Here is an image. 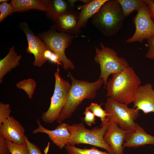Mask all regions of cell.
Returning a JSON list of instances; mask_svg holds the SVG:
<instances>
[{
  "label": "cell",
  "mask_w": 154,
  "mask_h": 154,
  "mask_svg": "<svg viewBox=\"0 0 154 154\" xmlns=\"http://www.w3.org/2000/svg\"><path fill=\"white\" fill-rule=\"evenodd\" d=\"M141 82L132 67L112 74L106 85L107 96L120 103L133 102L136 92Z\"/></svg>",
  "instance_id": "obj_1"
},
{
  "label": "cell",
  "mask_w": 154,
  "mask_h": 154,
  "mask_svg": "<svg viewBox=\"0 0 154 154\" xmlns=\"http://www.w3.org/2000/svg\"><path fill=\"white\" fill-rule=\"evenodd\" d=\"M71 80L66 102L56 121L59 123L70 117L82 102L85 99L95 98L97 90L104 84V80L99 78L96 81L90 82L75 79L70 72Z\"/></svg>",
  "instance_id": "obj_2"
},
{
  "label": "cell",
  "mask_w": 154,
  "mask_h": 154,
  "mask_svg": "<svg viewBox=\"0 0 154 154\" xmlns=\"http://www.w3.org/2000/svg\"><path fill=\"white\" fill-rule=\"evenodd\" d=\"M92 18V25L106 37L117 34L122 28L125 19L117 0H108Z\"/></svg>",
  "instance_id": "obj_3"
},
{
  "label": "cell",
  "mask_w": 154,
  "mask_h": 154,
  "mask_svg": "<svg viewBox=\"0 0 154 154\" xmlns=\"http://www.w3.org/2000/svg\"><path fill=\"white\" fill-rule=\"evenodd\" d=\"M109 123L90 129L86 128L82 122L70 125L68 124V130L71 134L68 144L73 146L82 144H89L105 149L109 154H113L104 139Z\"/></svg>",
  "instance_id": "obj_4"
},
{
  "label": "cell",
  "mask_w": 154,
  "mask_h": 154,
  "mask_svg": "<svg viewBox=\"0 0 154 154\" xmlns=\"http://www.w3.org/2000/svg\"><path fill=\"white\" fill-rule=\"evenodd\" d=\"M100 45V48L95 47L94 60L100 65V78L103 79L104 84L106 86L110 75L120 72L130 66L126 60L119 57L113 49L105 46L102 42Z\"/></svg>",
  "instance_id": "obj_5"
},
{
  "label": "cell",
  "mask_w": 154,
  "mask_h": 154,
  "mask_svg": "<svg viewBox=\"0 0 154 154\" xmlns=\"http://www.w3.org/2000/svg\"><path fill=\"white\" fill-rule=\"evenodd\" d=\"M128 105L108 97L104 110L108 114L106 117L108 122H115L122 129L133 132L136 128L135 121L139 115V110L136 108H130Z\"/></svg>",
  "instance_id": "obj_6"
},
{
  "label": "cell",
  "mask_w": 154,
  "mask_h": 154,
  "mask_svg": "<svg viewBox=\"0 0 154 154\" xmlns=\"http://www.w3.org/2000/svg\"><path fill=\"white\" fill-rule=\"evenodd\" d=\"M75 36L64 33L58 32L53 28L40 34L39 37L42 39L49 49L59 57L65 70H74L75 66L72 62L66 56L65 51L72 44Z\"/></svg>",
  "instance_id": "obj_7"
},
{
  "label": "cell",
  "mask_w": 154,
  "mask_h": 154,
  "mask_svg": "<svg viewBox=\"0 0 154 154\" xmlns=\"http://www.w3.org/2000/svg\"><path fill=\"white\" fill-rule=\"evenodd\" d=\"M54 89L48 110L41 116L42 121L51 123L57 121L67 101L71 84L59 75V69L54 73Z\"/></svg>",
  "instance_id": "obj_8"
},
{
  "label": "cell",
  "mask_w": 154,
  "mask_h": 154,
  "mask_svg": "<svg viewBox=\"0 0 154 154\" xmlns=\"http://www.w3.org/2000/svg\"><path fill=\"white\" fill-rule=\"evenodd\" d=\"M133 21L135 31L133 36L126 40V42H143L145 39L154 37V23L150 17L147 4L144 0L134 17Z\"/></svg>",
  "instance_id": "obj_9"
},
{
  "label": "cell",
  "mask_w": 154,
  "mask_h": 154,
  "mask_svg": "<svg viewBox=\"0 0 154 154\" xmlns=\"http://www.w3.org/2000/svg\"><path fill=\"white\" fill-rule=\"evenodd\" d=\"M21 25V29L25 34L28 41V46L26 52L34 56L35 60L33 65L36 67H40L47 61L44 57V54L45 51L49 49L41 39L31 30L26 22L22 23Z\"/></svg>",
  "instance_id": "obj_10"
},
{
  "label": "cell",
  "mask_w": 154,
  "mask_h": 154,
  "mask_svg": "<svg viewBox=\"0 0 154 154\" xmlns=\"http://www.w3.org/2000/svg\"><path fill=\"white\" fill-rule=\"evenodd\" d=\"M129 132L121 129L115 122H109L104 139L113 154H123V145Z\"/></svg>",
  "instance_id": "obj_11"
},
{
  "label": "cell",
  "mask_w": 154,
  "mask_h": 154,
  "mask_svg": "<svg viewBox=\"0 0 154 154\" xmlns=\"http://www.w3.org/2000/svg\"><path fill=\"white\" fill-rule=\"evenodd\" d=\"M133 103L134 108L144 114L154 113V90L150 83L140 85L135 93Z\"/></svg>",
  "instance_id": "obj_12"
},
{
  "label": "cell",
  "mask_w": 154,
  "mask_h": 154,
  "mask_svg": "<svg viewBox=\"0 0 154 154\" xmlns=\"http://www.w3.org/2000/svg\"><path fill=\"white\" fill-rule=\"evenodd\" d=\"M25 132L23 126L11 116L0 126V135L6 140L17 144L26 143Z\"/></svg>",
  "instance_id": "obj_13"
},
{
  "label": "cell",
  "mask_w": 154,
  "mask_h": 154,
  "mask_svg": "<svg viewBox=\"0 0 154 154\" xmlns=\"http://www.w3.org/2000/svg\"><path fill=\"white\" fill-rule=\"evenodd\" d=\"M37 121L38 127L33 131V133H41L47 134L53 143L60 149L68 144L71 134L68 130V124L62 122L59 123L54 130H50L44 127L38 119Z\"/></svg>",
  "instance_id": "obj_14"
},
{
  "label": "cell",
  "mask_w": 154,
  "mask_h": 154,
  "mask_svg": "<svg viewBox=\"0 0 154 154\" xmlns=\"http://www.w3.org/2000/svg\"><path fill=\"white\" fill-rule=\"evenodd\" d=\"M79 15V12L72 9L59 16L55 21L56 29L68 34L79 35L81 30L78 25Z\"/></svg>",
  "instance_id": "obj_15"
},
{
  "label": "cell",
  "mask_w": 154,
  "mask_h": 154,
  "mask_svg": "<svg viewBox=\"0 0 154 154\" xmlns=\"http://www.w3.org/2000/svg\"><path fill=\"white\" fill-rule=\"evenodd\" d=\"M154 145V136L147 133L136 123L135 130L128 133L123 144V148H136L146 145Z\"/></svg>",
  "instance_id": "obj_16"
},
{
  "label": "cell",
  "mask_w": 154,
  "mask_h": 154,
  "mask_svg": "<svg viewBox=\"0 0 154 154\" xmlns=\"http://www.w3.org/2000/svg\"><path fill=\"white\" fill-rule=\"evenodd\" d=\"M108 0H92L88 3L77 6L80 10L78 25L80 28H85L89 19L98 11Z\"/></svg>",
  "instance_id": "obj_17"
},
{
  "label": "cell",
  "mask_w": 154,
  "mask_h": 154,
  "mask_svg": "<svg viewBox=\"0 0 154 154\" xmlns=\"http://www.w3.org/2000/svg\"><path fill=\"white\" fill-rule=\"evenodd\" d=\"M50 1L40 0H12L11 2L14 12L36 9L48 13L50 9Z\"/></svg>",
  "instance_id": "obj_18"
},
{
  "label": "cell",
  "mask_w": 154,
  "mask_h": 154,
  "mask_svg": "<svg viewBox=\"0 0 154 154\" xmlns=\"http://www.w3.org/2000/svg\"><path fill=\"white\" fill-rule=\"evenodd\" d=\"M22 57L21 55L17 54L15 47L10 48L7 54L0 60V83L3 82L4 76L19 64V61Z\"/></svg>",
  "instance_id": "obj_19"
},
{
  "label": "cell",
  "mask_w": 154,
  "mask_h": 154,
  "mask_svg": "<svg viewBox=\"0 0 154 154\" xmlns=\"http://www.w3.org/2000/svg\"><path fill=\"white\" fill-rule=\"evenodd\" d=\"M72 8L68 1H50V9L48 13L50 17L55 22L59 16L72 10Z\"/></svg>",
  "instance_id": "obj_20"
},
{
  "label": "cell",
  "mask_w": 154,
  "mask_h": 154,
  "mask_svg": "<svg viewBox=\"0 0 154 154\" xmlns=\"http://www.w3.org/2000/svg\"><path fill=\"white\" fill-rule=\"evenodd\" d=\"M120 5L125 17L129 16L133 11L139 9L143 0H117Z\"/></svg>",
  "instance_id": "obj_21"
},
{
  "label": "cell",
  "mask_w": 154,
  "mask_h": 154,
  "mask_svg": "<svg viewBox=\"0 0 154 154\" xmlns=\"http://www.w3.org/2000/svg\"><path fill=\"white\" fill-rule=\"evenodd\" d=\"M36 85V81L31 78L23 80L16 85L18 89L23 90L26 93L30 99L33 98Z\"/></svg>",
  "instance_id": "obj_22"
},
{
  "label": "cell",
  "mask_w": 154,
  "mask_h": 154,
  "mask_svg": "<svg viewBox=\"0 0 154 154\" xmlns=\"http://www.w3.org/2000/svg\"><path fill=\"white\" fill-rule=\"evenodd\" d=\"M65 148L68 154H110L107 152L101 151L95 147L82 149L68 144Z\"/></svg>",
  "instance_id": "obj_23"
},
{
  "label": "cell",
  "mask_w": 154,
  "mask_h": 154,
  "mask_svg": "<svg viewBox=\"0 0 154 154\" xmlns=\"http://www.w3.org/2000/svg\"><path fill=\"white\" fill-rule=\"evenodd\" d=\"M102 104H99L94 103H91L88 107L90 110L94 114L95 116L101 119L102 123L100 126L108 123L106 117L108 114L101 107Z\"/></svg>",
  "instance_id": "obj_24"
},
{
  "label": "cell",
  "mask_w": 154,
  "mask_h": 154,
  "mask_svg": "<svg viewBox=\"0 0 154 154\" xmlns=\"http://www.w3.org/2000/svg\"><path fill=\"white\" fill-rule=\"evenodd\" d=\"M11 154H29L26 143L19 144L6 140Z\"/></svg>",
  "instance_id": "obj_25"
},
{
  "label": "cell",
  "mask_w": 154,
  "mask_h": 154,
  "mask_svg": "<svg viewBox=\"0 0 154 154\" xmlns=\"http://www.w3.org/2000/svg\"><path fill=\"white\" fill-rule=\"evenodd\" d=\"M0 22H1L6 17L14 13L13 7L10 3L5 2L1 3L0 5Z\"/></svg>",
  "instance_id": "obj_26"
},
{
  "label": "cell",
  "mask_w": 154,
  "mask_h": 154,
  "mask_svg": "<svg viewBox=\"0 0 154 154\" xmlns=\"http://www.w3.org/2000/svg\"><path fill=\"white\" fill-rule=\"evenodd\" d=\"M11 111L9 104L0 102V126L10 116Z\"/></svg>",
  "instance_id": "obj_27"
},
{
  "label": "cell",
  "mask_w": 154,
  "mask_h": 154,
  "mask_svg": "<svg viewBox=\"0 0 154 154\" xmlns=\"http://www.w3.org/2000/svg\"><path fill=\"white\" fill-rule=\"evenodd\" d=\"M84 114L85 117L83 118V119L87 125L91 126L92 124L95 123V116L90 110L88 107H86Z\"/></svg>",
  "instance_id": "obj_28"
},
{
  "label": "cell",
  "mask_w": 154,
  "mask_h": 154,
  "mask_svg": "<svg viewBox=\"0 0 154 154\" xmlns=\"http://www.w3.org/2000/svg\"><path fill=\"white\" fill-rule=\"evenodd\" d=\"M147 40L148 50L146 53L145 57L149 59H154V37Z\"/></svg>",
  "instance_id": "obj_29"
},
{
  "label": "cell",
  "mask_w": 154,
  "mask_h": 154,
  "mask_svg": "<svg viewBox=\"0 0 154 154\" xmlns=\"http://www.w3.org/2000/svg\"><path fill=\"white\" fill-rule=\"evenodd\" d=\"M25 138L29 154H42L39 148L35 144L31 142L26 135Z\"/></svg>",
  "instance_id": "obj_30"
},
{
  "label": "cell",
  "mask_w": 154,
  "mask_h": 154,
  "mask_svg": "<svg viewBox=\"0 0 154 154\" xmlns=\"http://www.w3.org/2000/svg\"><path fill=\"white\" fill-rule=\"evenodd\" d=\"M10 154L6 143V140L3 137L0 135V154Z\"/></svg>",
  "instance_id": "obj_31"
},
{
  "label": "cell",
  "mask_w": 154,
  "mask_h": 154,
  "mask_svg": "<svg viewBox=\"0 0 154 154\" xmlns=\"http://www.w3.org/2000/svg\"><path fill=\"white\" fill-rule=\"evenodd\" d=\"M147 3L150 17L154 23V0H144Z\"/></svg>",
  "instance_id": "obj_32"
},
{
  "label": "cell",
  "mask_w": 154,
  "mask_h": 154,
  "mask_svg": "<svg viewBox=\"0 0 154 154\" xmlns=\"http://www.w3.org/2000/svg\"><path fill=\"white\" fill-rule=\"evenodd\" d=\"M48 60L52 63L58 65H62L58 56L53 52Z\"/></svg>",
  "instance_id": "obj_33"
},
{
  "label": "cell",
  "mask_w": 154,
  "mask_h": 154,
  "mask_svg": "<svg viewBox=\"0 0 154 154\" xmlns=\"http://www.w3.org/2000/svg\"><path fill=\"white\" fill-rule=\"evenodd\" d=\"M52 52V51L49 49H48L45 51L44 56L45 58L47 61L49 60Z\"/></svg>",
  "instance_id": "obj_34"
},
{
  "label": "cell",
  "mask_w": 154,
  "mask_h": 154,
  "mask_svg": "<svg viewBox=\"0 0 154 154\" xmlns=\"http://www.w3.org/2000/svg\"><path fill=\"white\" fill-rule=\"evenodd\" d=\"M8 0H0V3H1L3 2H7Z\"/></svg>",
  "instance_id": "obj_35"
},
{
  "label": "cell",
  "mask_w": 154,
  "mask_h": 154,
  "mask_svg": "<svg viewBox=\"0 0 154 154\" xmlns=\"http://www.w3.org/2000/svg\"><path fill=\"white\" fill-rule=\"evenodd\" d=\"M153 90H154V84L153 85Z\"/></svg>",
  "instance_id": "obj_36"
}]
</instances>
